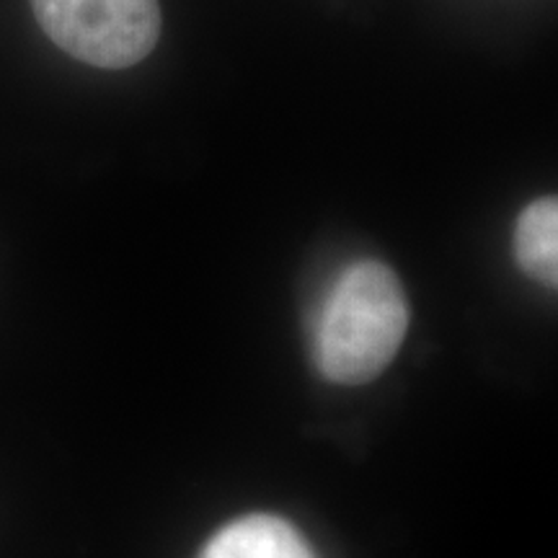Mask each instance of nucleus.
Segmentation results:
<instances>
[{"label": "nucleus", "instance_id": "nucleus-1", "mask_svg": "<svg viewBox=\"0 0 558 558\" xmlns=\"http://www.w3.org/2000/svg\"><path fill=\"white\" fill-rule=\"evenodd\" d=\"M409 300L380 262L352 264L320 308L316 365L326 380L362 386L393 362L407 339Z\"/></svg>", "mask_w": 558, "mask_h": 558}, {"label": "nucleus", "instance_id": "nucleus-2", "mask_svg": "<svg viewBox=\"0 0 558 558\" xmlns=\"http://www.w3.org/2000/svg\"><path fill=\"white\" fill-rule=\"evenodd\" d=\"M32 9L62 52L94 68L137 65L160 37L158 0H32Z\"/></svg>", "mask_w": 558, "mask_h": 558}, {"label": "nucleus", "instance_id": "nucleus-3", "mask_svg": "<svg viewBox=\"0 0 558 558\" xmlns=\"http://www.w3.org/2000/svg\"><path fill=\"white\" fill-rule=\"evenodd\" d=\"M202 558H316L290 522L271 514L230 522L207 543Z\"/></svg>", "mask_w": 558, "mask_h": 558}, {"label": "nucleus", "instance_id": "nucleus-4", "mask_svg": "<svg viewBox=\"0 0 558 558\" xmlns=\"http://www.w3.org/2000/svg\"><path fill=\"white\" fill-rule=\"evenodd\" d=\"M514 256L520 269L556 288L558 282V202L543 197L522 209L514 228Z\"/></svg>", "mask_w": 558, "mask_h": 558}]
</instances>
